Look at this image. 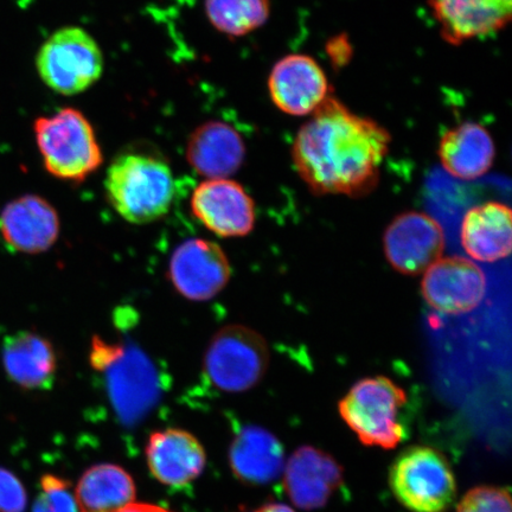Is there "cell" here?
Wrapping results in <instances>:
<instances>
[{
  "instance_id": "obj_3",
  "label": "cell",
  "mask_w": 512,
  "mask_h": 512,
  "mask_svg": "<svg viewBox=\"0 0 512 512\" xmlns=\"http://www.w3.org/2000/svg\"><path fill=\"white\" fill-rule=\"evenodd\" d=\"M89 362L104 375L108 399L123 424H138L157 405L162 395V377L144 351L134 345L107 343L95 336Z\"/></svg>"
},
{
  "instance_id": "obj_6",
  "label": "cell",
  "mask_w": 512,
  "mask_h": 512,
  "mask_svg": "<svg viewBox=\"0 0 512 512\" xmlns=\"http://www.w3.org/2000/svg\"><path fill=\"white\" fill-rule=\"evenodd\" d=\"M389 486L411 512H446L457 497V480L444 453L430 446L406 448L389 470Z\"/></svg>"
},
{
  "instance_id": "obj_13",
  "label": "cell",
  "mask_w": 512,
  "mask_h": 512,
  "mask_svg": "<svg viewBox=\"0 0 512 512\" xmlns=\"http://www.w3.org/2000/svg\"><path fill=\"white\" fill-rule=\"evenodd\" d=\"M61 232L53 204L38 195L15 198L0 213V238L12 252L41 254L49 251Z\"/></svg>"
},
{
  "instance_id": "obj_23",
  "label": "cell",
  "mask_w": 512,
  "mask_h": 512,
  "mask_svg": "<svg viewBox=\"0 0 512 512\" xmlns=\"http://www.w3.org/2000/svg\"><path fill=\"white\" fill-rule=\"evenodd\" d=\"M136 495L130 473L114 464L89 467L75 489L80 512H118L134 502Z\"/></svg>"
},
{
  "instance_id": "obj_4",
  "label": "cell",
  "mask_w": 512,
  "mask_h": 512,
  "mask_svg": "<svg viewBox=\"0 0 512 512\" xmlns=\"http://www.w3.org/2000/svg\"><path fill=\"white\" fill-rule=\"evenodd\" d=\"M34 133L44 169L60 181L85 182L104 163L91 121L76 108L38 118Z\"/></svg>"
},
{
  "instance_id": "obj_14",
  "label": "cell",
  "mask_w": 512,
  "mask_h": 512,
  "mask_svg": "<svg viewBox=\"0 0 512 512\" xmlns=\"http://www.w3.org/2000/svg\"><path fill=\"white\" fill-rule=\"evenodd\" d=\"M273 104L293 117L310 115L329 98L328 78L316 60L307 55H288L275 63L268 78Z\"/></svg>"
},
{
  "instance_id": "obj_28",
  "label": "cell",
  "mask_w": 512,
  "mask_h": 512,
  "mask_svg": "<svg viewBox=\"0 0 512 512\" xmlns=\"http://www.w3.org/2000/svg\"><path fill=\"white\" fill-rule=\"evenodd\" d=\"M118 512H174L156 504L132 502Z\"/></svg>"
},
{
  "instance_id": "obj_7",
  "label": "cell",
  "mask_w": 512,
  "mask_h": 512,
  "mask_svg": "<svg viewBox=\"0 0 512 512\" xmlns=\"http://www.w3.org/2000/svg\"><path fill=\"white\" fill-rule=\"evenodd\" d=\"M271 355L266 339L241 324L224 326L208 345L203 360L207 380L224 393H243L264 379Z\"/></svg>"
},
{
  "instance_id": "obj_25",
  "label": "cell",
  "mask_w": 512,
  "mask_h": 512,
  "mask_svg": "<svg viewBox=\"0 0 512 512\" xmlns=\"http://www.w3.org/2000/svg\"><path fill=\"white\" fill-rule=\"evenodd\" d=\"M31 512H80L69 480L51 473L43 475Z\"/></svg>"
},
{
  "instance_id": "obj_18",
  "label": "cell",
  "mask_w": 512,
  "mask_h": 512,
  "mask_svg": "<svg viewBox=\"0 0 512 512\" xmlns=\"http://www.w3.org/2000/svg\"><path fill=\"white\" fill-rule=\"evenodd\" d=\"M2 363L9 380L25 390L53 388L59 364L54 345L32 331H18L4 338Z\"/></svg>"
},
{
  "instance_id": "obj_29",
  "label": "cell",
  "mask_w": 512,
  "mask_h": 512,
  "mask_svg": "<svg viewBox=\"0 0 512 512\" xmlns=\"http://www.w3.org/2000/svg\"><path fill=\"white\" fill-rule=\"evenodd\" d=\"M245 512H296L294 511L290 505L279 503V502H272V503H266L264 505H261V507L256 508L251 511H245Z\"/></svg>"
},
{
  "instance_id": "obj_17",
  "label": "cell",
  "mask_w": 512,
  "mask_h": 512,
  "mask_svg": "<svg viewBox=\"0 0 512 512\" xmlns=\"http://www.w3.org/2000/svg\"><path fill=\"white\" fill-rule=\"evenodd\" d=\"M441 36L453 46L496 34L511 19L512 0H428Z\"/></svg>"
},
{
  "instance_id": "obj_16",
  "label": "cell",
  "mask_w": 512,
  "mask_h": 512,
  "mask_svg": "<svg viewBox=\"0 0 512 512\" xmlns=\"http://www.w3.org/2000/svg\"><path fill=\"white\" fill-rule=\"evenodd\" d=\"M145 454L151 476L169 488H183L195 482L207 465L201 441L181 428L152 433Z\"/></svg>"
},
{
  "instance_id": "obj_12",
  "label": "cell",
  "mask_w": 512,
  "mask_h": 512,
  "mask_svg": "<svg viewBox=\"0 0 512 512\" xmlns=\"http://www.w3.org/2000/svg\"><path fill=\"white\" fill-rule=\"evenodd\" d=\"M190 206L195 219L220 238H243L254 229L253 198L232 179H207L192 192Z\"/></svg>"
},
{
  "instance_id": "obj_10",
  "label": "cell",
  "mask_w": 512,
  "mask_h": 512,
  "mask_svg": "<svg viewBox=\"0 0 512 512\" xmlns=\"http://www.w3.org/2000/svg\"><path fill=\"white\" fill-rule=\"evenodd\" d=\"M488 281L475 261L462 256H443L428 268L421 280V294L428 306L444 315H465L482 304Z\"/></svg>"
},
{
  "instance_id": "obj_11",
  "label": "cell",
  "mask_w": 512,
  "mask_h": 512,
  "mask_svg": "<svg viewBox=\"0 0 512 512\" xmlns=\"http://www.w3.org/2000/svg\"><path fill=\"white\" fill-rule=\"evenodd\" d=\"M168 275L182 297L191 302H208L226 288L232 266L214 241L190 239L172 253Z\"/></svg>"
},
{
  "instance_id": "obj_2",
  "label": "cell",
  "mask_w": 512,
  "mask_h": 512,
  "mask_svg": "<svg viewBox=\"0 0 512 512\" xmlns=\"http://www.w3.org/2000/svg\"><path fill=\"white\" fill-rule=\"evenodd\" d=\"M105 191L121 219L147 224L169 213L175 198V178L162 158L146 152H125L107 169Z\"/></svg>"
},
{
  "instance_id": "obj_8",
  "label": "cell",
  "mask_w": 512,
  "mask_h": 512,
  "mask_svg": "<svg viewBox=\"0 0 512 512\" xmlns=\"http://www.w3.org/2000/svg\"><path fill=\"white\" fill-rule=\"evenodd\" d=\"M38 75L54 92L76 95L86 92L104 72V55L95 38L79 27L54 32L38 51Z\"/></svg>"
},
{
  "instance_id": "obj_21",
  "label": "cell",
  "mask_w": 512,
  "mask_h": 512,
  "mask_svg": "<svg viewBox=\"0 0 512 512\" xmlns=\"http://www.w3.org/2000/svg\"><path fill=\"white\" fill-rule=\"evenodd\" d=\"M460 243L471 260L492 264L507 259L512 246V214L507 204L486 202L464 216Z\"/></svg>"
},
{
  "instance_id": "obj_15",
  "label": "cell",
  "mask_w": 512,
  "mask_h": 512,
  "mask_svg": "<svg viewBox=\"0 0 512 512\" xmlns=\"http://www.w3.org/2000/svg\"><path fill=\"white\" fill-rule=\"evenodd\" d=\"M337 460L317 447L302 446L284 467V486L297 508L311 511L325 507L343 484Z\"/></svg>"
},
{
  "instance_id": "obj_5",
  "label": "cell",
  "mask_w": 512,
  "mask_h": 512,
  "mask_svg": "<svg viewBox=\"0 0 512 512\" xmlns=\"http://www.w3.org/2000/svg\"><path fill=\"white\" fill-rule=\"evenodd\" d=\"M407 400L405 390L389 377L371 376L349 389L338 412L363 445L394 450L406 437L401 412Z\"/></svg>"
},
{
  "instance_id": "obj_1",
  "label": "cell",
  "mask_w": 512,
  "mask_h": 512,
  "mask_svg": "<svg viewBox=\"0 0 512 512\" xmlns=\"http://www.w3.org/2000/svg\"><path fill=\"white\" fill-rule=\"evenodd\" d=\"M294 139V168L316 196L361 198L373 192L392 137L377 121L330 95Z\"/></svg>"
},
{
  "instance_id": "obj_22",
  "label": "cell",
  "mask_w": 512,
  "mask_h": 512,
  "mask_svg": "<svg viewBox=\"0 0 512 512\" xmlns=\"http://www.w3.org/2000/svg\"><path fill=\"white\" fill-rule=\"evenodd\" d=\"M438 156L452 177L460 181H475L488 174L494 165L496 146L484 126L467 121L444 134Z\"/></svg>"
},
{
  "instance_id": "obj_27",
  "label": "cell",
  "mask_w": 512,
  "mask_h": 512,
  "mask_svg": "<svg viewBox=\"0 0 512 512\" xmlns=\"http://www.w3.org/2000/svg\"><path fill=\"white\" fill-rule=\"evenodd\" d=\"M28 497L21 480L0 467V512H24Z\"/></svg>"
},
{
  "instance_id": "obj_26",
  "label": "cell",
  "mask_w": 512,
  "mask_h": 512,
  "mask_svg": "<svg viewBox=\"0 0 512 512\" xmlns=\"http://www.w3.org/2000/svg\"><path fill=\"white\" fill-rule=\"evenodd\" d=\"M457 512H512L509 491L501 486H476L460 499Z\"/></svg>"
},
{
  "instance_id": "obj_24",
  "label": "cell",
  "mask_w": 512,
  "mask_h": 512,
  "mask_svg": "<svg viewBox=\"0 0 512 512\" xmlns=\"http://www.w3.org/2000/svg\"><path fill=\"white\" fill-rule=\"evenodd\" d=\"M213 27L230 37L251 34L270 17V0H206Z\"/></svg>"
},
{
  "instance_id": "obj_19",
  "label": "cell",
  "mask_w": 512,
  "mask_h": 512,
  "mask_svg": "<svg viewBox=\"0 0 512 512\" xmlns=\"http://www.w3.org/2000/svg\"><path fill=\"white\" fill-rule=\"evenodd\" d=\"M245 158V142L233 126L222 121H210L191 133L187 160L200 176L229 178L241 169Z\"/></svg>"
},
{
  "instance_id": "obj_9",
  "label": "cell",
  "mask_w": 512,
  "mask_h": 512,
  "mask_svg": "<svg viewBox=\"0 0 512 512\" xmlns=\"http://www.w3.org/2000/svg\"><path fill=\"white\" fill-rule=\"evenodd\" d=\"M446 238L441 224L421 211H406L389 223L383 252L389 265L403 275L424 274L443 258Z\"/></svg>"
},
{
  "instance_id": "obj_20",
  "label": "cell",
  "mask_w": 512,
  "mask_h": 512,
  "mask_svg": "<svg viewBox=\"0 0 512 512\" xmlns=\"http://www.w3.org/2000/svg\"><path fill=\"white\" fill-rule=\"evenodd\" d=\"M229 467L239 482L261 486L274 482L286 464L283 444L259 426H246L236 433L229 447Z\"/></svg>"
}]
</instances>
